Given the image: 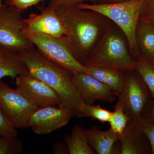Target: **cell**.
I'll return each mask as SVG.
<instances>
[{
    "mask_svg": "<svg viewBox=\"0 0 154 154\" xmlns=\"http://www.w3.org/2000/svg\"><path fill=\"white\" fill-rule=\"evenodd\" d=\"M16 89L38 108L59 105L60 99L53 89L29 74L15 78Z\"/></svg>",
    "mask_w": 154,
    "mask_h": 154,
    "instance_id": "9",
    "label": "cell"
},
{
    "mask_svg": "<svg viewBox=\"0 0 154 154\" xmlns=\"http://www.w3.org/2000/svg\"><path fill=\"white\" fill-rule=\"evenodd\" d=\"M143 132L148 139L152 149V154H154V123L142 118L137 121Z\"/></svg>",
    "mask_w": 154,
    "mask_h": 154,
    "instance_id": "25",
    "label": "cell"
},
{
    "mask_svg": "<svg viewBox=\"0 0 154 154\" xmlns=\"http://www.w3.org/2000/svg\"><path fill=\"white\" fill-rule=\"evenodd\" d=\"M126 0H97V4H113L124 2Z\"/></svg>",
    "mask_w": 154,
    "mask_h": 154,
    "instance_id": "30",
    "label": "cell"
},
{
    "mask_svg": "<svg viewBox=\"0 0 154 154\" xmlns=\"http://www.w3.org/2000/svg\"><path fill=\"white\" fill-rule=\"evenodd\" d=\"M0 44L19 53L34 47L24 33L22 11L9 5L0 8Z\"/></svg>",
    "mask_w": 154,
    "mask_h": 154,
    "instance_id": "8",
    "label": "cell"
},
{
    "mask_svg": "<svg viewBox=\"0 0 154 154\" xmlns=\"http://www.w3.org/2000/svg\"><path fill=\"white\" fill-rule=\"evenodd\" d=\"M55 11L65 31L64 39L76 59L84 65L109 27L108 19L77 6L59 8Z\"/></svg>",
    "mask_w": 154,
    "mask_h": 154,
    "instance_id": "1",
    "label": "cell"
},
{
    "mask_svg": "<svg viewBox=\"0 0 154 154\" xmlns=\"http://www.w3.org/2000/svg\"><path fill=\"white\" fill-rule=\"evenodd\" d=\"M39 14L32 13L24 19V33H43L61 38L65 31L55 9L49 6L40 8Z\"/></svg>",
    "mask_w": 154,
    "mask_h": 154,
    "instance_id": "11",
    "label": "cell"
},
{
    "mask_svg": "<svg viewBox=\"0 0 154 154\" xmlns=\"http://www.w3.org/2000/svg\"><path fill=\"white\" fill-rule=\"evenodd\" d=\"M135 61V70L148 88L151 99H154V61L140 55Z\"/></svg>",
    "mask_w": 154,
    "mask_h": 154,
    "instance_id": "19",
    "label": "cell"
},
{
    "mask_svg": "<svg viewBox=\"0 0 154 154\" xmlns=\"http://www.w3.org/2000/svg\"><path fill=\"white\" fill-rule=\"evenodd\" d=\"M119 140L120 154H151L149 141L137 122L128 121Z\"/></svg>",
    "mask_w": 154,
    "mask_h": 154,
    "instance_id": "13",
    "label": "cell"
},
{
    "mask_svg": "<svg viewBox=\"0 0 154 154\" xmlns=\"http://www.w3.org/2000/svg\"><path fill=\"white\" fill-rule=\"evenodd\" d=\"M116 105L119 106L129 118L137 122L144 107L151 99L147 87L135 70L124 72L122 90L119 95Z\"/></svg>",
    "mask_w": 154,
    "mask_h": 154,
    "instance_id": "6",
    "label": "cell"
},
{
    "mask_svg": "<svg viewBox=\"0 0 154 154\" xmlns=\"http://www.w3.org/2000/svg\"><path fill=\"white\" fill-rule=\"evenodd\" d=\"M28 74L45 83L57 93L60 99L59 107L67 109L79 117L84 103L73 82L72 74L44 57L34 47L19 53Z\"/></svg>",
    "mask_w": 154,
    "mask_h": 154,
    "instance_id": "2",
    "label": "cell"
},
{
    "mask_svg": "<svg viewBox=\"0 0 154 154\" xmlns=\"http://www.w3.org/2000/svg\"><path fill=\"white\" fill-rule=\"evenodd\" d=\"M135 36L140 55L153 60L154 58V25L139 21Z\"/></svg>",
    "mask_w": 154,
    "mask_h": 154,
    "instance_id": "17",
    "label": "cell"
},
{
    "mask_svg": "<svg viewBox=\"0 0 154 154\" xmlns=\"http://www.w3.org/2000/svg\"><path fill=\"white\" fill-rule=\"evenodd\" d=\"M28 74L19 53L0 44V80L7 77L14 79L20 75Z\"/></svg>",
    "mask_w": 154,
    "mask_h": 154,
    "instance_id": "15",
    "label": "cell"
},
{
    "mask_svg": "<svg viewBox=\"0 0 154 154\" xmlns=\"http://www.w3.org/2000/svg\"><path fill=\"white\" fill-rule=\"evenodd\" d=\"M85 131L89 144L96 154H120V150L116 146L119 141V136L110 128L102 131L94 125L85 129Z\"/></svg>",
    "mask_w": 154,
    "mask_h": 154,
    "instance_id": "14",
    "label": "cell"
},
{
    "mask_svg": "<svg viewBox=\"0 0 154 154\" xmlns=\"http://www.w3.org/2000/svg\"><path fill=\"white\" fill-rule=\"evenodd\" d=\"M0 135L11 139L17 137V129L9 123L0 107Z\"/></svg>",
    "mask_w": 154,
    "mask_h": 154,
    "instance_id": "23",
    "label": "cell"
},
{
    "mask_svg": "<svg viewBox=\"0 0 154 154\" xmlns=\"http://www.w3.org/2000/svg\"><path fill=\"white\" fill-rule=\"evenodd\" d=\"M0 107L9 123L16 128L29 127L31 116L38 109L18 90L0 80Z\"/></svg>",
    "mask_w": 154,
    "mask_h": 154,
    "instance_id": "7",
    "label": "cell"
},
{
    "mask_svg": "<svg viewBox=\"0 0 154 154\" xmlns=\"http://www.w3.org/2000/svg\"><path fill=\"white\" fill-rule=\"evenodd\" d=\"M139 21L154 25V0H145Z\"/></svg>",
    "mask_w": 154,
    "mask_h": 154,
    "instance_id": "24",
    "label": "cell"
},
{
    "mask_svg": "<svg viewBox=\"0 0 154 154\" xmlns=\"http://www.w3.org/2000/svg\"><path fill=\"white\" fill-rule=\"evenodd\" d=\"M3 4L2 3V0H0V8L3 5Z\"/></svg>",
    "mask_w": 154,
    "mask_h": 154,
    "instance_id": "31",
    "label": "cell"
},
{
    "mask_svg": "<svg viewBox=\"0 0 154 154\" xmlns=\"http://www.w3.org/2000/svg\"><path fill=\"white\" fill-rule=\"evenodd\" d=\"M73 82L83 101L89 104L97 101L112 103L115 94L109 87L86 73L73 75Z\"/></svg>",
    "mask_w": 154,
    "mask_h": 154,
    "instance_id": "12",
    "label": "cell"
},
{
    "mask_svg": "<svg viewBox=\"0 0 154 154\" xmlns=\"http://www.w3.org/2000/svg\"><path fill=\"white\" fill-rule=\"evenodd\" d=\"M152 61H154V58L153 60Z\"/></svg>",
    "mask_w": 154,
    "mask_h": 154,
    "instance_id": "32",
    "label": "cell"
},
{
    "mask_svg": "<svg viewBox=\"0 0 154 154\" xmlns=\"http://www.w3.org/2000/svg\"><path fill=\"white\" fill-rule=\"evenodd\" d=\"M63 140L69 154H96L89 144L85 129L79 125H75L71 134L64 136Z\"/></svg>",
    "mask_w": 154,
    "mask_h": 154,
    "instance_id": "18",
    "label": "cell"
},
{
    "mask_svg": "<svg viewBox=\"0 0 154 154\" xmlns=\"http://www.w3.org/2000/svg\"><path fill=\"white\" fill-rule=\"evenodd\" d=\"M87 73L107 85L118 96L122 90L124 72L116 69L100 66L86 67Z\"/></svg>",
    "mask_w": 154,
    "mask_h": 154,
    "instance_id": "16",
    "label": "cell"
},
{
    "mask_svg": "<svg viewBox=\"0 0 154 154\" xmlns=\"http://www.w3.org/2000/svg\"><path fill=\"white\" fill-rule=\"evenodd\" d=\"M20 140L16 138L11 139L0 135V154H18L23 150Z\"/></svg>",
    "mask_w": 154,
    "mask_h": 154,
    "instance_id": "22",
    "label": "cell"
},
{
    "mask_svg": "<svg viewBox=\"0 0 154 154\" xmlns=\"http://www.w3.org/2000/svg\"><path fill=\"white\" fill-rule=\"evenodd\" d=\"M111 113L109 110L102 108L100 105L94 106L84 102L80 108L79 117H90L104 123L108 122Z\"/></svg>",
    "mask_w": 154,
    "mask_h": 154,
    "instance_id": "20",
    "label": "cell"
},
{
    "mask_svg": "<svg viewBox=\"0 0 154 154\" xmlns=\"http://www.w3.org/2000/svg\"><path fill=\"white\" fill-rule=\"evenodd\" d=\"M38 52L50 61L73 75L87 73V69L76 59L63 37L39 33H25Z\"/></svg>",
    "mask_w": 154,
    "mask_h": 154,
    "instance_id": "5",
    "label": "cell"
},
{
    "mask_svg": "<svg viewBox=\"0 0 154 154\" xmlns=\"http://www.w3.org/2000/svg\"><path fill=\"white\" fill-rule=\"evenodd\" d=\"M84 65L107 67L125 72L135 70L136 61L122 36L109 26Z\"/></svg>",
    "mask_w": 154,
    "mask_h": 154,
    "instance_id": "4",
    "label": "cell"
},
{
    "mask_svg": "<svg viewBox=\"0 0 154 154\" xmlns=\"http://www.w3.org/2000/svg\"><path fill=\"white\" fill-rule=\"evenodd\" d=\"M73 116L70 110L56 106L38 108L30 119L29 127L36 134H47L66 125Z\"/></svg>",
    "mask_w": 154,
    "mask_h": 154,
    "instance_id": "10",
    "label": "cell"
},
{
    "mask_svg": "<svg viewBox=\"0 0 154 154\" xmlns=\"http://www.w3.org/2000/svg\"><path fill=\"white\" fill-rule=\"evenodd\" d=\"M129 121V117L126 113L121 107L116 105L114 111L111 113L108 121L110 124V129L118 135L120 138Z\"/></svg>",
    "mask_w": 154,
    "mask_h": 154,
    "instance_id": "21",
    "label": "cell"
},
{
    "mask_svg": "<svg viewBox=\"0 0 154 154\" xmlns=\"http://www.w3.org/2000/svg\"><path fill=\"white\" fill-rule=\"evenodd\" d=\"M145 2L126 0L109 4L83 3L77 7L95 11L114 22L125 35L130 53L135 60L140 55L136 39V30Z\"/></svg>",
    "mask_w": 154,
    "mask_h": 154,
    "instance_id": "3",
    "label": "cell"
},
{
    "mask_svg": "<svg viewBox=\"0 0 154 154\" xmlns=\"http://www.w3.org/2000/svg\"><path fill=\"white\" fill-rule=\"evenodd\" d=\"M141 118L154 123V99H151L144 107Z\"/></svg>",
    "mask_w": 154,
    "mask_h": 154,
    "instance_id": "28",
    "label": "cell"
},
{
    "mask_svg": "<svg viewBox=\"0 0 154 154\" xmlns=\"http://www.w3.org/2000/svg\"><path fill=\"white\" fill-rule=\"evenodd\" d=\"M43 1L44 0H9L8 5L22 12Z\"/></svg>",
    "mask_w": 154,
    "mask_h": 154,
    "instance_id": "27",
    "label": "cell"
},
{
    "mask_svg": "<svg viewBox=\"0 0 154 154\" xmlns=\"http://www.w3.org/2000/svg\"><path fill=\"white\" fill-rule=\"evenodd\" d=\"M52 151L54 154H69L66 144H65L63 143L60 141L56 142L54 144Z\"/></svg>",
    "mask_w": 154,
    "mask_h": 154,
    "instance_id": "29",
    "label": "cell"
},
{
    "mask_svg": "<svg viewBox=\"0 0 154 154\" xmlns=\"http://www.w3.org/2000/svg\"><path fill=\"white\" fill-rule=\"evenodd\" d=\"M86 2L97 4V0H49L48 6L55 10L64 7H76Z\"/></svg>",
    "mask_w": 154,
    "mask_h": 154,
    "instance_id": "26",
    "label": "cell"
}]
</instances>
